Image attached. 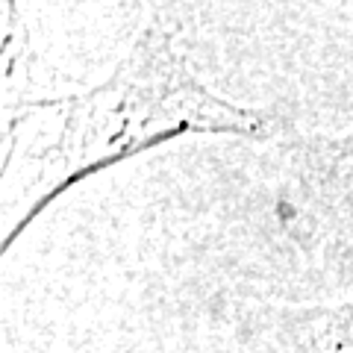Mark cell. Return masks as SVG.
<instances>
[{
    "label": "cell",
    "instance_id": "1",
    "mask_svg": "<svg viewBox=\"0 0 353 353\" xmlns=\"http://www.w3.org/2000/svg\"><path fill=\"white\" fill-rule=\"evenodd\" d=\"M27 109H53L59 132L39 162L24 212L6 227L3 253L68 189L118 162L183 136L271 139L280 130V118L268 109L212 92L159 15L139 30L103 83L57 101H32Z\"/></svg>",
    "mask_w": 353,
    "mask_h": 353
},
{
    "label": "cell",
    "instance_id": "3",
    "mask_svg": "<svg viewBox=\"0 0 353 353\" xmlns=\"http://www.w3.org/2000/svg\"><path fill=\"white\" fill-rule=\"evenodd\" d=\"M239 353H353V301L253 309Z\"/></svg>",
    "mask_w": 353,
    "mask_h": 353
},
{
    "label": "cell",
    "instance_id": "2",
    "mask_svg": "<svg viewBox=\"0 0 353 353\" xmlns=\"http://www.w3.org/2000/svg\"><path fill=\"white\" fill-rule=\"evenodd\" d=\"M280 221L333 285L353 277V130L292 141Z\"/></svg>",
    "mask_w": 353,
    "mask_h": 353
}]
</instances>
